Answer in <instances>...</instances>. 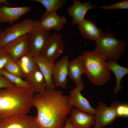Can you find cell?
Instances as JSON below:
<instances>
[{
	"instance_id": "1",
	"label": "cell",
	"mask_w": 128,
	"mask_h": 128,
	"mask_svg": "<svg viewBox=\"0 0 128 128\" xmlns=\"http://www.w3.org/2000/svg\"><path fill=\"white\" fill-rule=\"evenodd\" d=\"M33 104L37 111L36 120L41 128H62L72 108L69 96L55 89L36 93Z\"/></svg>"
},
{
	"instance_id": "2",
	"label": "cell",
	"mask_w": 128,
	"mask_h": 128,
	"mask_svg": "<svg viewBox=\"0 0 128 128\" xmlns=\"http://www.w3.org/2000/svg\"><path fill=\"white\" fill-rule=\"evenodd\" d=\"M34 93L32 89L14 84L0 88V119L29 113L33 106Z\"/></svg>"
},
{
	"instance_id": "3",
	"label": "cell",
	"mask_w": 128,
	"mask_h": 128,
	"mask_svg": "<svg viewBox=\"0 0 128 128\" xmlns=\"http://www.w3.org/2000/svg\"><path fill=\"white\" fill-rule=\"evenodd\" d=\"M85 73L92 84L103 85L111 78L110 72L104 58L96 51H86L82 55Z\"/></svg>"
},
{
	"instance_id": "4",
	"label": "cell",
	"mask_w": 128,
	"mask_h": 128,
	"mask_svg": "<svg viewBox=\"0 0 128 128\" xmlns=\"http://www.w3.org/2000/svg\"><path fill=\"white\" fill-rule=\"evenodd\" d=\"M95 50L106 60L111 59L117 62L123 54L126 43L123 40L117 38L113 33L107 32L95 41Z\"/></svg>"
},
{
	"instance_id": "5",
	"label": "cell",
	"mask_w": 128,
	"mask_h": 128,
	"mask_svg": "<svg viewBox=\"0 0 128 128\" xmlns=\"http://www.w3.org/2000/svg\"><path fill=\"white\" fill-rule=\"evenodd\" d=\"M28 42V53L34 58L40 56L50 34L39 22L34 21L31 29L27 33Z\"/></svg>"
},
{
	"instance_id": "6",
	"label": "cell",
	"mask_w": 128,
	"mask_h": 128,
	"mask_svg": "<svg viewBox=\"0 0 128 128\" xmlns=\"http://www.w3.org/2000/svg\"><path fill=\"white\" fill-rule=\"evenodd\" d=\"M34 20L28 18L8 26L0 33V48L4 47L12 41L28 33Z\"/></svg>"
},
{
	"instance_id": "7",
	"label": "cell",
	"mask_w": 128,
	"mask_h": 128,
	"mask_svg": "<svg viewBox=\"0 0 128 128\" xmlns=\"http://www.w3.org/2000/svg\"><path fill=\"white\" fill-rule=\"evenodd\" d=\"M120 103L118 101H116L108 107L105 103L99 102L96 109L93 128H103L113 122L118 117L117 108Z\"/></svg>"
},
{
	"instance_id": "8",
	"label": "cell",
	"mask_w": 128,
	"mask_h": 128,
	"mask_svg": "<svg viewBox=\"0 0 128 128\" xmlns=\"http://www.w3.org/2000/svg\"><path fill=\"white\" fill-rule=\"evenodd\" d=\"M64 44L61 35L52 33L46 43L40 56L54 64L56 60L64 52Z\"/></svg>"
},
{
	"instance_id": "9",
	"label": "cell",
	"mask_w": 128,
	"mask_h": 128,
	"mask_svg": "<svg viewBox=\"0 0 128 128\" xmlns=\"http://www.w3.org/2000/svg\"><path fill=\"white\" fill-rule=\"evenodd\" d=\"M0 128H41L35 117L27 114L0 119Z\"/></svg>"
},
{
	"instance_id": "10",
	"label": "cell",
	"mask_w": 128,
	"mask_h": 128,
	"mask_svg": "<svg viewBox=\"0 0 128 128\" xmlns=\"http://www.w3.org/2000/svg\"><path fill=\"white\" fill-rule=\"evenodd\" d=\"M84 84V82L82 81L72 90L70 91L68 96L70 103L72 107L94 116L96 109L91 106L88 101L81 94V91L83 88Z\"/></svg>"
},
{
	"instance_id": "11",
	"label": "cell",
	"mask_w": 128,
	"mask_h": 128,
	"mask_svg": "<svg viewBox=\"0 0 128 128\" xmlns=\"http://www.w3.org/2000/svg\"><path fill=\"white\" fill-rule=\"evenodd\" d=\"M69 59L68 56L65 55L54 64L52 77L55 86L57 87L65 88L67 87Z\"/></svg>"
},
{
	"instance_id": "12",
	"label": "cell",
	"mask_w": 128,
	"mask_h": 128,
	"mask_svg": "<svg viewBox=\"0 0 128 128\" xmlns=\"http://www.w3.org/2000/svg\"><path fill=\"white\" fill-rule=\"evenodd\" d=\"M4 47L9 53L11 59L16 61L28 53V42L27 33L11 41Z\"/></svg>"
},
{
	"instance_id": "13",
	"label": "cell",
	"mask_w": 128,
	"mask_h": 128,
	"mask_svg": "<svg viewBox=\"0 0 128 128\" xmlns=\"http://www.w3.org/2000/svg\"><path fill=\"white\" fill-rule=\"evenodd\" d=\"M31 9L28 6L11 7L3 4L0 7V23H8L12 25Z\"/></svg>"
},
{
	"instance_id": "14",
	"label": "cell",
	"mask_w": 128,
	"mask_h": 128,
	"mask_svg": "<svg viewBox=\"0 0 128 128\" xmlns=\"http://www.w3.org/2000/svg\"><path fill=\"white\" fill-rule=\"evenodd\" d=\"M73 5L68 8L66 11L69 15L72 17V23L73 25L79 24L85 19V16L87 11L96 6L89 2L81 3L79 0H74Z\"/></svg>"
},
{
	"instance_id": "15",
	"label": "cell",
	"mask_w": 128,
	"mask_h": 128,
	"mask_svg": "<svg viewBox=\"0 0 128 128\" xmlns=\"http://www.w3.org/2000/svg\"><path fill=\"white\" fill-rule=\"evenodd\" d=\"M69 120L74 128H90L94 125L95 116L72 108Z\"/></svg>"
},
{
	"instance_id": "16",
	"label": "cell",
	"mask_w": 128,
	"mask_h": 128,
	"mask_svg": "<svg viewBox=\"0 0 128 128\" xmlns=\"http://www.w3.org/2000/svg\"><path fill=\"white\" fill-rule=\"evenodd\" d=\"M24 78V81L31 86L36 93H41L45 90L46 79L37 64L32 72Z\"/></svg>"
},
{
	"instance_id": "17",
	"label": "cell",
	"mask_w": 128,
	"mask_h": 128,
	"mask_svg": "<svg viewBox=\"0 0 128 128\" xmlns=\"http://www.w3.org/2000/svg\"><path fill=\"white\" fill-rule=\"evenodd\" d=\"M80 32L85 39L90 40H97L104 34L91 20L85 19L78 24Z\"/></svg>"
},
{
	"instance_id": "18",
	"label": "cell",
	"mask_w": 128,
	"mask_h": 128,
	"mask_svg": "<svg viewBox=\"0 0 128 128\" xmlns=\"http://www.w3.org/2000/svg\"><path fill=\"white\" fill-rule=\"evenodd\" d=\"M68 71V76L76 86L83 81L81 76L85 73V71L82 55L69 61Z\"/></svg>"
},
{
	"instance_id": "19",
	"label": "cell",
	"mask_w": 128,
	"mask_h": 128,
	"mask_svg": "<svg viewBox=\"0 0 128 128\" xmlns=\"http://www.w3.org/2000/svg\"><path fill=\"white\" fill-rule=\"evenodd\" d=\"M66 21L64 16H60L56 12H54L47 15L39 22L41 26L48 31L54 30L60 32Z\"/></svg>"
},
{
	"instance_id": "20",
	"label": "cell",
	"mask_w": 128,
	"mask_h": 128,
	"mask_svg": "<svg viewBox=\"0 0 128 128\" xmlns=\"http://www.w3.org/2000/svg\"><path fill=\"white\" fill-rule=\"evenodd\" d=\"M34 58L37 64L46 79V85L45 89H55V86L52 77L53 68L54 63L48 61L40 56Z\"/></svg>"
},
{
	"instance_id": "21",
	"label": "cell",
	"mask_w": 128,
	"mask_h": 128,
	"mask_svg": "<svg viewBox=\"0 0 128 128\" xmlns=\"http://www.w3.org/2000/svg\"><path fill=\"white\" fill-rule=\"evenodd\" d=\"M106 63L108 69L112 71L116 77V85L114 88L113 93L116 94L123 87L120 85V82L122 78L128 74V68L119 65L111 59L108 60Z\"/></svg>"
},
{
	"instance_id": "22",
	"label": "cell",
	"mask_w": 128,
	"mask_h": 128,
	"mask_svg": "<svg viewBox=\"0 0 128 128\" xmlns=\"http://www.w3.org/2000/svg\"><path fill=\"white\" fill-rule=\"evenodd\" d=\"M32 1L41 4L45 8L46 11L38 21L40 22L47 15L62 8L66 3V0H32Z\"/></svg>"
},
{
	"instance_id": "23",
	"label": "cell",
	"mask_w": 128,
	"mask_h": 128,
	"mask_svg": "<svg viewBox=\"0 0 128 128\" xmlns=\"http://www.w3.org/2000/svg\"><path fill=\"white\" fill-rule=\"evenodd\" d=\"M16 61L20 66L25 77L32 72L37 65L34 58L28 53Z\"/></svg>"
},
{
	"instance_id": "24",
	"label": "cell",
	"mask_w": 128,
	"mask_h": 128,
	"mask_svg": "<svg viewBox=\"0 0 128 128\" xmlns=\"http://www.w3.org/2000/svg\"><path fill=\"white\" fill-rule=\"evenodd\" d=\"M0 74L6 77L12 83L18 86L32 89L31 86L21 78L10 73L3 68L0 69Z\"/></svg>"
},
{
	"instance_id": "25",
	"label": "cell",
	"mask_w": 128,
	"mask_h": 128,
	"mask_svg": "<svg viewBox=\"0 0 128 128\" xmlns=\"http://www.w3.org/2000/svg\"><path fill=\"white\" fill-rule=\"evenodd\" d=\"M3 68L13 75L21 78H25L24 75L18 64L16 61L11 59L8 61Z\"/></svg>"
},
{
	"instance_id": "26",
	"label": "cell",
	"mask_w": 128,
	"mask_h": 128,
	"mask_svg": "<svg viewBox=\"0 0 128 128\" xmlns=\"http://www.w3.org/2000/svg\"><path fill=\"white\" fill-rule=\"evenodd\" d=\"M100 8L102 9L109 10L115 9H128V0H124L115 3L108 6H101Z\"/></svg>"
},
{
	"instance_id": "27",
	"label": "cell",
	"mask_w": 128,
	"mask_h": 128,
	"mask_svg": "<svg viewBox=\"0 0 128 128\" xmlns=\"http://www.w3.org/2000/svg\"><path fill=\"white\" fill-rule=\"evenodd\" d=\"M10 59H11L10 55L5 48H0V69L3 68Z\"/></svg>"
},
{
	"instance_id": "28",
	"label": "cell",
	"mask_w": 128,
	"mask_h": 128,
	"mask_svg": "<svg viewBox=\"0 0 128 128\" xmlns=\"http://www.w3.org/2000/svg\"><path fill=\"white\" fill-rule=\"evenodd\" d=\"M116 112L118 117H128V105L127 104H123L120 103L117 107Z\"/></svg>"
},
{
	"instance_id": "29",
	"label": "cell",
	"mask_w": 128,
	"mask_h": 128,
	"mask_svg": "<svg viewBox=\"0 0 128 128\" xmlns=\"http://www.w3.org/2000/svg\"><path fill=\"white\" fill-rule=\"evenodd\" d=\"M14 84L6 77L0 74V88H8Z\"/></svg>"
},
{
	"instance_id": "30",
	"label": "cell",
	"mask_w": 128,
	"mask_h": 128,
	"mask_svg": "<svg viewBox=\"0 0 128 128\" xmlns=\"http://www.w3.org/2000/svg\"><path fill=\"white\" fill-rule=\"evenodd\" d=\"M62 128H74L71 124L69 118L66 121L65 125Z\"/></svg>"
},
{
	"instance_id": "31",
	"label": "cell",
	"mask_w": 128,
	"mask_h": 128,
	"mask_svg": "<svg viewBox=\"0 0 128 128\" xmlns=\"http://www.w3.org/2000/svg\"><path fill=\"white\" fill-rule=\"evenodd\" d=\"M2 4L9 7H11V4L6 0H0V7Z\"/></svg>"
},
{
	"instance_id": "32",
	"label": "cell",
	"mask_w": 128,
	"mask_h": 128,
	"mask_svg": "<svg viewBox=\"0 0 128 128\" xmlns=\"http://www.w3.org/2000/svg\"><path fill=\"white\" fill-rule=\"evenodd\" d=\"M2 31V30L0 29V33Z\"/></svg>"
}]
</instances>
